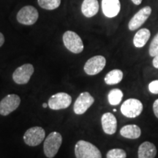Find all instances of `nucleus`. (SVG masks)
Listing matches in <instances>:
<instances>
[{
    "label": "nucleus",
    "mask_w": 158,
    "mask_h": 158,
    "mask_svg": "<svg viewBox=\"0 0 158 158\" xmlns=\"http://www.w3.org/2000/svg\"><path fill=\"white\" fill-rule=\"evenodd\" d=\"M120 134L124 138L129 139H136L141 135V128L136 124H128L120 130Z\"/></svg>",
    "instance_id": "f3484780"
},
{
    "label": "nucleus",
    "mask_w": 158,
    "mask_h": 158,
    "mask_svg": "<svg viewBox=\"0 0 158 158\" xmlns=\"http://www.w3.org/2000/svg\"><path fill=\"white\" fill-rule=\"evenodd\" d=\"M106 64V58L102 56H95L90 58L84 65V71L87 75L94 76L103 70Z\"/></svg>",
    "instance_id": "9d476101"
},
{
    "label": "nucleus",
    "mask_w": 158,
    "mask_h": 158,
    "mask_svg": "<svg viewBox=\"0 0 158 158\" xmlns=\"http://www.w3.org/2000/svg\"><path fill=\"white\" fill-rule=\"evenodd\" d=\"M4 43H5V37H4V35L0 32V47L4 44Z\"/></svg>",
    "instance_id": "bb28decb"
},
{
    "label": "nucleus",
    "mask_w": 158,
    "mask_h": 158,
    "mask_svg": "<svg viewBox=\"0 0 158 158\" xmlns=\"http://www.w3.org/2000/svg\"><path fill=\"white\" fill-rule=\"evenodd\" d=\"M37 2L42 8L48 10L58 8L61 4V0H37Z\"/></svg>",
    "instance_id": "412c9836"
},
{
    "label": "nucleus",
    "mask_w": 158,
    "mask_h": 158,
    "mask_svg": "<svg viewBox=\"0 0 158 158\" xmlns=\"http://www.w3.org/2000/svg\"><path fill=\"white\" fill-rule=\"evenodd\" d=\"M143 104L137 99L130 98L125 100L121 106V112L128 118H135L141 114Z\"/></svg>",
    "instance_id": "20e7f679"
},
{
    "label": "nucleus",
    "mask_w": 158,
    "mask_h": 158,
    "mask_svg": "<svg viewBox=\"0 0 158 158\" xmlns=\"http://www.w3.org/2000/svg\"><path fill=\"white\" fill-rule=\"evenodd\" d=\"M34 73V67L31 64H25L18 68L13 74V79L17 84H26Z\"/></svg>",
    "instance_id": "1a4fd4ad"
},
{
    "label": "nucleus",
    "mask_w": 158,
    "mask_h": 158,
    "mask_svg": "<svg viewBox=\"0 0 158 158\" xmlns=\"http://www.w3.org/2000/svg\"><path fill=\"white\" fill-rule=\"evenodd\" d=\"M47 106H48V105L47 104V103H43V107L44 108H47Z\"/></svg>",
    "instance_id": "c85d7f7f"
},
{
    "label": "nucleus",
    "mask_w": 158,
    "mask_h": 158,
    "mask_svg": "<svg viewBox=\"0 0 158 158\" xmlns=\"http://www.w3.org/2000/svg\"><path fill=\"white\" fill-rule=\"evenodd\" d=\"M21 103V98L15 94H8L0 102V114L7 116L16 110Z\"/></svg>",
    "instance_id": "6e6552de"
},
{
    "label": "nucleus",
    "mask_w": 158,
    "mask_h": 158,
    "mask_svg": "<svg viewBox=\"0 0 158 158\" xmlns=\"http://www.w3.org/2000/svg\"><path fill=\"white\" fill-rule=\"evenodd\" d=\"M94 102V98L89 92H83L78 97L75 102L73 106L74 112L78 115L84 114L92 106Z\"/></svg>",
    "instance_id": "9b49d317"
},
{
    "label": "nucleus",
    "mask_w": 158,
    "mask_h": 158,
    "mask_svg": "<svg viewBox=\"0 0 158 158\" xmlns=\"http://www.w3.org/2000/svg\"><path fill=\"white\" fill-rule=\"evenodd\" d=\"M103 14L108 18H114L120 12L121 5L119 0H102Z\"/></svg>",
    "instance_id": "4468645a"
},
{
    "label": "nucleus",
    "mask_w": 158,
    "mask_h": 158,
    "mask_svg": "<svg viewBox=\"0 0 158 158\" xmlns=\"http://www.w3.org/2000/svg\"><path fill=\"white\" fill-rule=\"evenodd\" d=\"M122 78H123L122 71L118 70V69H115V70H113L108 73L107 75L105 77L104 81L106 84L108 85H114L121 82Z\"/></svg>",
    "instance_id": "6ab92c4d"
},
{
    "label": "nucleus",
    "mask_w": 158,
    "mask_h": 158,
    "mask_svg": "<svg viewBox=\"0 0 158 158\" xmlns=\"http://www.w3.org/2000/svg\"><path fill=\"white\" fill-rule=\"evenodd\" d=\"M152 64H153V66L155 67V68L158 69V54L156 55L155 58H154L152 61Z\"/></svg>",
    "instance_id": "a878e982"
},
{
    "label": "nucleus",
    "mask_w": 158,
    "mask_h": 158,
    "mask_svg": "<svg viewBox=\"0 0 158 158\" xmlns=\"http://www.w3.org/2000/svg\"><path fill=\"white\" fill-rule=\"evenodd\" d=\"M63 42L67 49L74 54H80L84 50V43L78 34L73 31H67L63 35Z\"/></svg>",
    "instance_id": "7ed1b4c3"
},
{
    "label": "nucleus",
    "mask_w": 158,
    "mask_h": 158,
    "mask_svg": "<svg viewBox=\"0 0 158 158\" xmlns=\"http://www.w3.org/2000/svg\"><path fill=\"white\" fill-rule=\"evenodd\" d=\"M45 132L40 127H33L26 131L23 135L25 143L30 147H36L40 144L45 139Z\"/></svg>",
    "instance_id": "423d86ee"
},
{
    "label": "nucleus",
    "mask_w": 158,
    "mask_h": 158,
    "mask_svg": "<svg viewBox=\"0 0 158 158\" xmlns=\"http://www.w3.org/2000/svg\"><path fill=\"white\" fill-rule=\"evenodd\" d=\"M150 35V31L148 29H141L136 32L133 38V44L136 48H142L147 44L149 40Z\"/></svg>",
    "instance_id": "a211bd4d"
},
{
    "label": "nucleus",
    "mask_w": 158,
    "mask_h": 158,
    "mask_svg": "<svg viewBox=\"0 0 158 158\" xmlns=\"http://www.w3.org/2000/svg\"><path fill=\"white\" fill-rule=\"evenodd\" d=\"M62 143V136L58 132H52L45 138L43 144L45 155L48 158H53L58 152Z\"/></svg>",
    "instance_id": "f03ea898"
},
{
    "label": "nucleus",
    "mask_w": 158,
    "mask_h": 158,
    "mask_svg": "<svg viewBox=\"0 0 158 158\" xmlns=\"http://www.w3.org/2000/svg\"><path fill=\"white\" fill-rule=\"evenodd\" d=\"M156 155H157V149L155 144L151 142H143L138 148V158H155Z\"/></svg>",
    "instance_id": "2eb2a0df"
},
{
    "label": "nucleus",
    "mask_w": 158,
    "mask_h": 158,
    "mask_svg": "<svg viewBox=\"0 0 158 158\" xmlns=\"http://www.w3.org/2000/svg\"><path fill=\"white\" fill-rule=\"evenodd\" d=\"M127 154L125 151L122 149H113L108 152L107 158H126Z\"/></svg>",
    "instance_id": "4be33fe9"
},
{
    "label": "nucleus",
    "mask_w": 158,
    "mask_h": 158,
    "mask_svg": "<svg viewBox=\"0 0 158 158\" xmlns=\"http://www.w3.org/2000/svg\"><path fill=\"white\" fill-rule=\"evenodd\" d=\"M135 4V5H141V2H142V0H131Z\"/></svg>",
    "instance_id": "cd10ccee"
},
{
    "label": "nucleus",
    "mask_w": 158,
    "mask_h": 158,
    "mask_svg": "<svg viewBox=\"0 0 158 158\" xmlns=\"http://www.w3.org/2000/svg\"><path fill=\"white\" fill-rule=\"evenodd\" d=\"M149 90L151 93L158 94V80H155L149 84Z\"/></svg>",
    "instance_id": "b1692460"
},
{
    "label": "nucleus",
    "mask_w": 158,
    "mask_h": 158,
    "mask_svg": "<svg viewBox=\"0 0 158 158\" xmlns=\"http://www.w3.org/2000/svg\"><path fill=\"white\" fill-rule=\"evenodd\" d=\"M72 98L70 94L64 92H59L54 94L49 98L48 107L52 110L65 109L70 106Z\"/></svg>",
    "instance_id": "0eeeda50"
},
{
    "label": "nucleus",
    "mask_w": 158,
    "mask_h": 158,
    "mask_svg": "<svg viewBox=\"0 0 158 158\" xmlns=\"http://www.w3.org/2000/svg\"><path fill=\"white\" fill-rule=\"evenodd\" d=\"M75 155L76 158H102L98 147L83 140L78 141L75 146Z\"/></svg>",
    "instance_id": "f257e3e1"
},
{
    "label": "nucleus",
    "mask_w": 158,
    "mask_h": 158,
    "mask_svg": "<svg viewBox=\"0 0 158 158\" xmlns=\"http://www.w3.org/2000/svg\"><path fill=\"white\" fill-rule=\"evenodd\" d=\"M122 98H123V93L118 89H111L108 95V102L111 106H117L122 101Z\"/></svg>",
    "instance_id": "aec40b11"
},
{
    "label": "nucleus",
    "mask_w": 158,
    "mask_h": 158,
    "mask_svg": "<svg viewBox=\"0 0 158 158\" xmlns=\"http://www.w3.org/2000/svg\"><path fill=\"white\" fill-rule=\"evenodd\" d=\"M152 13V8L149 6L144 7L134 15L130 21L128 27L130 31H134L141 27L147 21L148 18Z\"/></svg>",
    "instance_id": "f8f14e48"
},
{
    "label": "nucleus",
    "mask_w": 158,
    "mask_h": 158,
    "mask_svg": "<svg viewBox=\"0 0 158 158\" xmlns=\"http://www.w3.org/2000/svg\"><path fill=\"white\" fill-rule=\"evenodd\" d=\"M39 17L38 11L33 6L27 5L20 10L17 14V20L23 25H33Z\"/></svg>",
    "instance_id": "39448f33"
},
{
    "label": "nucleus",
    "mask_w": 158,
    "mask_h": 158,
    "mask_svg": "<svg viewBox=\"0 0 158 158\" xmlns=\"http://www.w3.org/2000/svg\"><path fill=\"white\" fill-rule=\"evenodd\" d=\"M101 123L103 131L108 135H113L117 129V120L113 114L108 112L102 116Z\"/></svg>",
    "instance_id": "ddd939ff"
},
{
    "label": "nucleus",
    "mask_w": 158,
    "mask_h": 158,
    "mask_svg": "<svg viewBox=\"0 0 158 158\" xmlns=\"http://www.w3.org/2000/svg\"><path fill=\"white\" fill-rule=\"evenodd\" d=\"M113 111H114V112H116V109H115V108H114V109L113 110Z\"/></svg>",
    "instance_id": "c756f323"
},
{
    "label": "nucleus",
    "mask_w": 158,
    "mask_h": 158,
    "mask_svg": "<svg viewBox=\"0 0 158 158\" xmlns=\"http://www.w3.org/2000/svg\"><path fill=\"white\" fill-rule=\"evenodd\" d=\"M153 110L156 117L158 118V99L156 100L153 104Z\"/></svg>",
    "instance_id": "393cba45"
},
{
    "label": "nucleus",
    "mask_w": 158,
    "mask_h": 158,
    "mask_svg": "<svg viewBox=\"0 0 158 158\" xmlns=\"http://www.w3.org/2000/svg\"><path fill=\"white\" fill-rule=\"evenodd\" d=\"M99 10V3L98 0H84L81 5V12L84 16L87 18L93 17Z\"/></svg>",
    "instance_id": "dca6fc26"
},
{
    "label": "nucleus",
    "mask_w": 158,
    "mask_h": 158,
    "mask_svg": "<svg viewBox=\"0 0 158 158\" xmlns=\"http://www.w3.org/2000/svg\"><path fill=\"white\" fill-rule=\"evenodd\" d=\"M149 55L155 57L158 54V33L154 37L149 46Z\"/></svg>",
    "instance_id": "5701e85b"
}]
</instances>
